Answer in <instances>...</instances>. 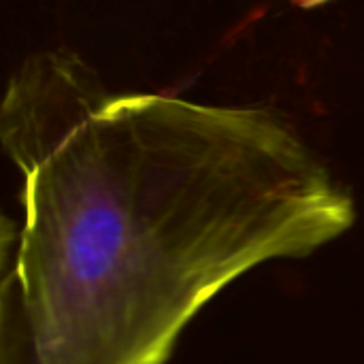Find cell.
Returning a JSON list of instances; mask_svg holds the SVG:
<instances>
[{
	"label": "cell",
	"mask_w": 364,
	"mask_h": 364,
	"mask_svg": "<svg viewBox=\"0 0 364 364\" xmlns=\"http://www.w3.org/2000/svg\"><path fill=\"white\" fill-rule=\"evenodd\" d=\"M2 222L0 364H166L243 273L307 258L352 194L273 111L109 96L23 173Z\"/></svg>",
	"instance_id": "1"
},
{
	"label": "cell",
	"mask_w": 364,
	"mask_h": 364,
	"mask_svg": "<svg viewBox=\"0 0 364 364\" xmlns=\"http://www.w3.org/2000/svg\"><path fill=\"white\" fill-rule=\"evenodd\" d=\"M109 94L73 53L30 58L11 79L2 105V145L21 173L38 164Z\"/></svg>",
	"instance_id": "2"
}]
</instances>
